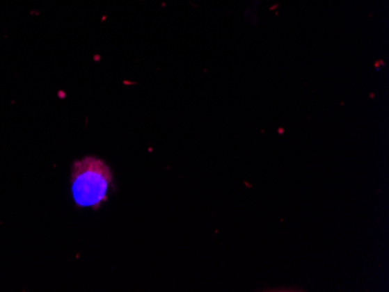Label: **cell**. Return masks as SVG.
<instances>
[{
    "instance_id": "6da1fadb",
    "label": "cell",
    "mask_w": 389,
    "mask_h": 292,
    "mask_svg": "<svg viewBox=\"0 0 389 292\" xmlns=\"http://www.w3.org/2000/svg\"><path fill=\"white\" fill-rule=\"evenodd\" d=\"M70 183L76 205L97 210L112 193L113 174L105 161L96 156H86L72 163Z\"/></svg>"
}]
</instances>
